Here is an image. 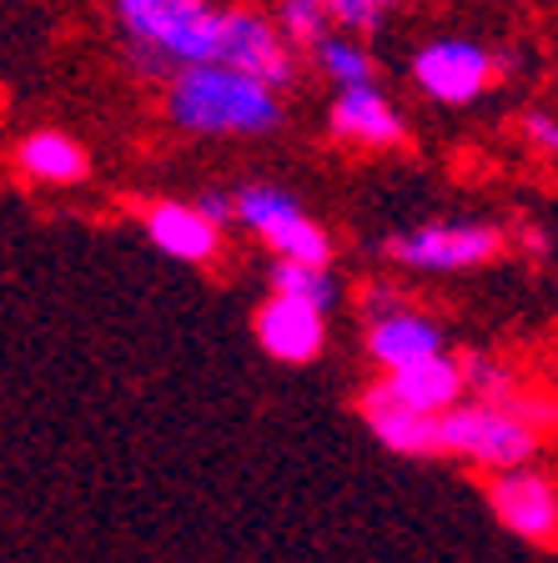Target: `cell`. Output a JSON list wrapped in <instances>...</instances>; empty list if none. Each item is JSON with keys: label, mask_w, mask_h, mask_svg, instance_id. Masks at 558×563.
<instances>
[{"label": "cell", "mask_w": 558, "mask_h": 563, "mask_svg": "<svg viewBox=\"0 0 558 563\" xmlns=\"http://www.w3.org/2000/svg\"><path fill=\"white\" fill-rule=\"evenodd\" d=\"M136 76L172 86L192 66H227L232 5L207 0H117L111 5Z\"/></svg>", "instance_id": "6da1fadb"}, {"label": "cell", "mask_w": 558, "mask_h": 563, "mask_svg": "<svg viewBox=\"0 0 558 563\" xmlns=\"http://www.w3.org/2000/svg\"><path fill=\"white\" fill-rule=\"evenodd\" d=\"M166 117L192 136H267L282 126V101L232 66H192L166 86Z\"/></svg>", "instance_id": "7a4b0ae2"}, {"label": "cell", "mask_w": 558, "mask_h": 563, "mask_svg": "<svg viewBox=\"0 0 558 563\" xmlns=\"http://www.w3.org/2000/svg\"><path fill=\"white\" fill-rule=\"evenodd\" d=\"M442 453L463 457L473 468H489V478H499V473L534 468V457L544 453V438L503 408L463 402L442 418Z\"/></svg>", "instance_id": "3957f363"}, {"label": "cell", "mask_w": 558, "mask_h": 563, "mask_svg": "<svg viewBox=\"0 0 558 563\" xmlns=\"http://www.w3.org/2000/svg\"><path fill=\"white\" fill-rule=\"evenodd\" d=\"M503 227L493 222H423L413 232L387 236V262L407 272H473L503 257Z\"/></svg>", "instance_id": "277c9868"}, {"label": "cell", "mask_w": 558, "mask_h": 563, "mask_svg": "<svg viewBox=\"0 0 558 563\" xmlns=\"http://www.w3.org/2000/svg\"><path fill=\"white\" fill-rule=\"evenodd\" d=\"M407 70H413V86L438 106L478 101V96L493 86V76H503L499 56H493L489 46L468 41V35H438V41L418 46V56H413Z\"/></svg>", "instance_id": "5b68a950"}, {"label": "cell", "mask_w": 558, "mask_h": 563, "mask_svg": "<svg viewBox=\"0 0 558 563\" xmlns=\"http://www.w3.org/2000/svg\"><path fill=\"white\" fill-rule=\"evenodd\" d=\"M493 518L508 528L513 539L544 543L558 549V483L544 468H518V473H499L483 483Z\"/></svg>", "instance_id": "8992f818"}, {"label": "cell", "mask_w": 558, "mask_h": 563, "mask_svg": "<svg viewBox=\"0 0 558 563\" xmlns=\"http://www.w3.org/2000/svg\"><path fill=\"white\" fill-rule=\"evenodd\" d=\"M358 412H362V422H368V433L378 438L387 453H397V457L442 453V418H423V412H413L407 402H397L383 377L358 393Z\"/></svg>", "instance_id": "52a82bcc"}, {"label": "cell", "mask_w": 558, "mask_h": 563, "mask_svg": "<svg viewBox=\"0 0 558 563\" xmlns=\"http://www.w3.org/2000/svg\"><path fill=\"white\" fill-rule=\"evenodd\" d=\"M141 232L152 236V246H162L166 257L192 262V267H211L221 257V227H211L197 207L186 201H146L141 207Z\"/></svg>", "instance_id": "ba28073f"}, {"label": "cell", "mask_w": 558, "mask_h": 563, "mask_svg": "<svg viewBox=\"0 0 558 563\" xmlns=\"http://www.w3.org/2000/svg\"><path fill=\"white\" fill-rule=\"evenodd\" d=\"M252 328H256L262 352L277 357V363H292V367L313 363L327 342V317L303 302H287V297H267V302L256 307Z\"/></svg>", "instance_id": "9c48e42d"}, {"label": "cell", "mask_w": 558, "mask_h": 563, "mask_svg": "<svg viewBox=\"0 0 558 563\" xmlns=\"http://www.w3.org/2000/svg\"><path fill=\"white\" fill-rule=\"evenodd\" d=\"M332 136L348 141V146H372V152H387V146H403L407 141V121L393 101H387L378 86H348L332 101Z\"/></svg>", "instance_id": "30bf717a"}, {"label": "cell", "mask_w": 558, "mask_h": 563, "mask_svg": "<svg viewBox=\"0 0 558 563\" xmlns=\"http://www.w3.org/2000/svg\"><path fill=\"white\" fill-rule=\"evenodd\" d=\"M442 328L428 312L407 307V312L387 317V322H372L368 328V357L383 367V377L407 373V367L428 363V357H442Z\"/></svg>", "instance_id": "8fae6325"}, {"label": "cell", "mask_w": 558, "mask_h": 563, "mask_svg": "<svg viewBox=\"0 0 558 563\" xmlns=\"http://www.w3.org/2000/svg\"><path fill=\"white\" fill-rule=\"evenodd\" d=\"M387 393H393L397 402H407L413 412H423V418H448L453 408H463V393H468V367L463 357H453V352H442V357H428V363L407 367V373H393L383 377Z\"/></svg>", "instance_id": "7c38bea8"}, {"label": "cell", "mask_w": 558, "mask_h": 563, "mask_svg": "<svg viewBox=\"0 0 558 563\" xmlns=\"http://www.w3.org/2000/svg\"><path fill=\"white\" fill-rule=\"evenodd\" d=\"M11 162L25 181H35V187H76V181H86V172H91L86 146L76 136H66V131H56V126L25 131V136L15 141Z\"/></svg>", "instance_id": "4fadbf2b"}, {"label": "cell", "mask_w": 558, "mask_h": 563, "mask_svg": "<svg viewBox=\"0 0 558 563\" xmlns=\"http://www.w3.org/2000/svg\"><path fill=\"white\" fill-rule=\"evenodd\" d=\"M307 211L297 207V197H292L287 187H272V181H247L242 191H237V222L247 227V232H256L267 246H277V236L287 232V227H297Z\"/></svg>", "instance_id": "5bb4252c"}, {"label": "cell", "mask_w": 558, "mask_h": 563, "mask_svg": "<svg viewBox=\"0 0 558 563\" xmlns=\"http://www.w3.org/2000/svg\"><path fill=\"white\" fill-rule=\"evenodd\" d=\"M272 21H277L282 41H287L292 51H317L338 35L327 0H282L277 11H272Z\"/></svg>", "instance_id": "9a60e30c"}, {"label": "cell", "mask_w": 558, "mask_h": 563, "mask_svg": "<svg viewBox=\"0 0 558 563\" xmlns=\"http://www.w3.org/2000/svg\"><path fill=\"white\" fill-rule=\"evenodd\" d=\"M272 297H287V302H303L313 312H332L338 302V282L322 267H297V262H272Z\"/></svg>", "instance_id": "2e32d148"}, {"label": "cell", "mask_w": 558, "mask_h": 563, "mask_svg": "<svg viewBox=\"0 0 558 563\" xmlns=\"http://www.w3.org/2000/svg\"><path fill=\"white\" fill-rule=\"evenodd\" d=\"M317 66H322L327 81H338V91H348V86H372V56L368 46H362L358 35H332L327 46H317Z\"/></svg>", "instance_id": "e0dca14e"}, {"label": "cell", "mask_w": 558, "mask_h": 563, "mask_svg": "<svg viewBox=\"0 0 558 563\" xmlns=\"http://www.w3.org/2000/svg\"><path fill=\"white\" fill-rule=\"evenodd\" d=\"M272 252H277V262H297V267H322V272L332 267V236H327V227L313 222V217L287 227Z\"/></svg>", "instance_id": "ac0fdd59"}, {"label": "cell", "mask_w": 558, "mask_h": 563, "mask_svg": "<svg viewBox=\"0 0 558 563\" xmlns=\"http://www.w3.org/2000/svg\"><path fill=\"white\" fill-rule=\"evenodd\" d=\"M327 5H332V25H338L342 35H372L387 21L383 0H327Z\"/></svg>", "instance_id": "d6986e66"}, {"label": "cell", "mask_w": 558, "mask_h": 563, "mask_svg": "<svg viewBox=\"0 0 558 563\" xmlns=\"http://www.w3.org/2000/svg\"><path fill=\"white\" fill-rule=\"evenodd\" d=\"M407 297L397 292V287H387V282H368L362 287V312H368V328L372 322H387V317H397V312H407Z\"/></svg>", "instance_id": "ffe728a7"}, {"label": "cell", "mask_w": 558, "mask_h": 563, "mask_svg": "<svg viewBox=\"0 0 558 563\" xmlns=\"http://www.w3.org/2000/svg\"><path fill=\"white\" fill-rule=\"evenodd\" d=\"M518 131H524V141L534 146V152L544 156H558V117L554 111H524V121H518Z\"/></svg>", "instance_id": "44dd1931"}, {"label": "cell", "mask_w": 558, "mask_h": 563, "mask_svg": "<svg viewBox=\"0 0 558 563\" xmlns=\"http://www.w3.org/2000/svg\"><path fill=\"white\" fill-rule=\"evenodd\" d=\"M192 207H197L211 227H221V232H227V227L237 222V197H227V191H221V187H207L197 201H192Z\"/></svg>", "instance_id": "7402d4cb"}, {"label": "cell", "mask_w": 558, "mask_h": 563, "mask_svg": "<svg viewBox=\"0 0 558 563\" xmlns=\"http://www.w3.org/2000/svg\"><path fill=\"white\" fill-rule=\"evenodd\" d=\"M518 242H524L528 257H548V236L538 232V227H524V232H518Z\"/></svg>", "instance_id": "603a6c76"}]
</instances>
